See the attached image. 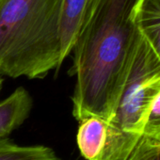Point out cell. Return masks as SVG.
<instances>
[{
  "instance_id": "obj_5",
  "label": "cell",
  "mask_w": 160,
  "mask_h": 160,
  "mask_svg": "<svg viewBox=\"0 0 160 160\" xmlns=\"http://www.w3.org/2000/svg\"><path fill=\"white\" fill-rule=\"evenodd\" d=\"M31 108V96L23 87L0 102V140L7 138L27 120Z\"/></svg>"
},
{
  "instance_id": "obj_7",
  "label": "cell",
  "mask_w": 160,
  "mask_h": 160,
  "mask_svg": "<svg viewBox=\"0 0 160 160\" xmlns=\"http://www.w3.org/2000/svg\"><path fill=\"white\" fill-rule=\"evenodd\" d=\"M0 160H61L46 146H20L8 138L0 140Z\"/></svg>"
},
{
  "instance_id": "obj_1",
  "label": "cell",
  "mask_w": 160,
  "mask_h": 160,
  "mask_svg": "<svg viewBox=\"0 0 160 160\" xmlns=\"http://www.w3.org/2000/svg\"><path fill=\"white\" fill-rule=\"evenodd\" d=\"M138 0H95L72 51L75 76L72 115L111 122L127 73L138 29L133 11Z\"/></svg>"
},
{
  "instance_id": "obj_10",
  "label": "cell",
  "mask_w": 160,
  "mask_h": 160,
  "mask_svg": "<svg viewBox=\"0 0 160 160\" xmlns=\"http://www.w3.org/2000/svg\"><path fill=\"white\" fill-rule=\"evenodd\" d=\"M2 88H3V78L2 76H0V92L2 91Z\"/></svg>"
},
{
  "instance_id": "obj_6",
  "label": "cell",
  "mask_w": 160,
  "mask_h": 160,
  "mask_svg": "<svg viewBox=\"0 0 160 160\" xmlns=\"http://www.w3.org/2000/svg\"><path fill=\"white\" fill-rule=\"evenodd\" d=\"M133 21L160 58V0H138L133 11Z\"/></svg>"
},
{
  "instance_id": "obj_9",
  "label": "cell",
  "mask_w": 160,
  "mask_h": 160,
  "mask_svg": "<svg viewBox=\"0 0 160 160\" xmlns=\"http://www.w3.org/2000/svg\"><path fill=\"white\" fill-rule=\"evenodd\" d=\"M141 137L160 142V92L154 99L149 111Z\"/></svg>"
},
{
  "instance_id": "obj_2",
  "label": "cell",
  "mask_w": 160,
  "mask_h": 160,
  "mask_svg": "<svg viewBox=\"0 0 160 160\" xmlns=\"http://www.w3.org/2000/svg\"><path fill=\"white\" fill-rule=\"evenodd\" d=\"M61 0H0V76L43 78L58 70Z\"/></svg>"
},
{
  "instance_id": "obj_4",
  "label": "cell",
  "mask_w": 160,
  "mask_h": 160,
  "mask_svg": "<svg viewBox=\"0 0 160 160\" xmlns=\"http://www.w3.org/2000/svg\"><path fill=\"white\" fill-rule=\"evenodd\" d=\"M95 0H61L58 36L60 63L72 53Z\"/></svg>"
},
{
  "instance_id": "obj_8",
  "label": "cell",
  "mask_w": 160,
  "mask_h": 160,
  "mask_svg": "<svg viewBox=\"0 0 160 160\" xmlns=\"http://www.w3.org/2000/svg\"><path fill=\"white\" fill-rule=\"evenodd\" d=\"M123 160H160V142L141 137Z\"/></svg>"
},
{
  "instance_id": "obj_3",
  "label": "cell",
  "mask_w": 160,
  "mask_h": 160,
  "mask_svg": "<svg viewBox=\"0 0 160 160\" xmlns=\"http://www.w3.org/2000/svg\"><path fill=\"white\" fill-rule=\"evenodd\" d=\"M159 92L160 58L138 30L122 93L109 122L125 134L141 137Z\"/></svg>"
}]
</instances>
